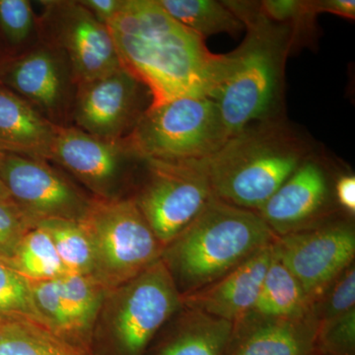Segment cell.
<instances>
[{
  "mask_svg": "<svg viewBox=\"0 0 355 355\" xmlns=\"http://www.w3.org/2000/svg\"><path fill=\"white\" fill-rule=\"evenodd\" d=\"M319 324L305 316L233 327L225 355H318Z\"/></svg>",
  "mask_w": 355,
  "mask_h": 355,
  "instance_id": "18",
  "label": "cell"
},
{
  "mask_svg": "<svg viewBox=\"0 0 355 355\" xmlns=\"http://www.w3.org/2000/svg\"><path fill=\"white\" fill-rule=\"evenodd\" d=\"M318 355H355V309L319 324Z\"/></svg>",
  "mask_w": 355,
  "mask_h": 355,
  "instance_id": "30",
  "label": "cell"
},
{
  "mask_svg": "<svg viewBox=\"0 0 355 355\" xmlns=\"http://www.w3.org/2000/svg\"><path fill=\"white\" fill-rule=\"evenodd\" d=\"M224 3L247 30L241 46L222 55L220 76L209 96L231 137L256 121L272 120L279 103L284 62L294 40L291 28L266 19L258 3Z\"/></svg>",
  "mask_w": 355,
  "mask_h": 355,
  "instance_id": "2",
  "label": "cell"
},
{
  "mask_svg": "<svg viewBox=\"0 0 355 355\" xmlns=\"http://www.w3.org/2000/svg\"><path fill=\"white\" fill-rule=\"evenodd\" d=\"M32 291L46 326L58 338L92 355L93 333L106 289L91 275L65 273L58 279L32 282Z\"/></svg>",
  "mask_w": 355,
  "mask_h": 355,
  "instance_id": "15",
  "label": "cell"
},
{
  "mask_svg": "<svg viewBox=\"0 0 355 355\" xmlns=\"http://www.w3.org/2000/svg\"><path fill=\"white\" fill-rule=\"evenodd\" d=\"M259 10L263 17L277 24L291 28L293 40L299 32L311 27L317 14L312 1L298 0H266L259 2Z\"/></svg>",
  "mask_w": 355,
  "mask_h": 355,
  "instance_id": "31",
  "label": "cell"
},
{
  "mask_svg": "<svg viewBox=\"0 0 355 355\" xmlns=\"http://www.w3.org/2000/svg\"><path fill=\"white\" fill-rule=\"evenodd\" d=\"M37 221L13 200L0 202V259L10 261Z\"/></svg>",
  "mask_w": 355,
  "mask_h": 355,
  "instance_id": "29",
  "label": "cell"
},
{
  "mask_svg": "<svg viewBox=\"0 0 355 355\" xmlns=\"http://www.w3.org/2000/svg\"><path fill=\"white\" fill-rule=\"evenodd\" d=\"M277 238L256 211L214 197L164 248L161 260L184 297L216 282Z\"/></svg>",
  "mask_w": 355,
  "mask_h": 355,
  "instance_id": "3",
  "label": "cell"
},
{
  "mask_svg": "<svg viewBox=\"0 0 355 355\" xmlns=\"http://www.w3.org/2000/svg\"><path fill=\"white\" fill-rule=\"evenodd\" d=\"M49 161L4 151L0 178L14 202L38 222L81 221L93 197L49 164Z\"/></svg>",
  "mask_w": 355,
  "mask_h": 355,
  "instance_id": "10",
  "label": "cell"
},
{
  "mask_svg": "<svg viewBox=\"0 0 355 355\" xmlns=\"http://www.w3.org/2000/svg\"><path fill=\"white\" fill-rule=\"evenodd\" d=\"M0 355H91L58 338L41 322L0 315Z\"/></svg>",
  "mask_w": 355,
  "mask_h": 355,
  "instance_id": "22",
  "label": "cell"
},
{
  "mask_svg": "<svg viewBox=\"0 0 355 355\" xmlns=\"http://www.w3.org/2000/svg\"><path fill=\"white\" fill-rule=\"evenodd\" d=\"M318 324L342 317L355 309V266L350 265L311 302Z\"/></svg>",
  "mask_w": 355,
  "mask_h": 355,
  "instance_id": "27",
  "label": "cell"
},
{
  "mask_svg": "<svg viewBox=\"0 0 355 355\" xmlns=\"http://www.w3.org/2000/svg\"><path fill=\"white\" fill-rule=\"evenodd\" d=\"M80 222L92 245L93 277L106 291L135 279L162 257L164 247L130 196L93 198Z\"/></svg>",
  "mask_w": 355,
  "mask_h": 355,
  "instance_id": "7",
  "label": "cell"
},
{
  "mask_svg": "<svg viewBox=\"0 0 355 355\" xmlns=\"http://www.w3.org/2000/svg\"><path fill=\"white\" fill-rule=\"evenodd\" d=\"M2 85L34 107L57 127H69L77 84L64 53L40 42L9 62Z\"/></svg>",
  "mask_w": 355,
  "mask_h": 355,
  "instance_id": "14",
  "label": "cell"
},
{
  "mask_svg": "<svg viewBox=\"0 0 355 355\" xmlns=\"http://www.w3.org/2000/svg\"><path fill=\"white\" fill-rule=\"evenodd\" d=\"M58 128L0 84V144L7 150L50 161Z\"/></svg>",
  "mask_w": 355,
  "mask_h": 355,
  "instance_id": "20",
  "label": "cell"
},
{
  "mask_svg": "<svg viewBox=\"0 0 355 355\" xmlns=\"http://www.w3.org/2000/svg\"><path fill=\"white\" fill-rule=\"evenodd\" d=\"M275 250L300 284L311 304L354 263V226L350 221H324L277 238Z\"/></svg>",
  "mask_w": 355,
  "mask_h": 355,
  "instance_id": "11",
  "label": "cell"
},
{
  "mask_svg": "<svg viewBox=\"0 0 355 355\" xmlns=\"http://www.w3.org/2000/svg\"><path fill=\"white\" fill-rule=\"evenodd\" d=\"M0 315L27 317L46 326L34 303L31 280L4 259H0Z\"/></svg>",
  "mask_w": 355,
  "mask_h": 355,
  "instance_id": "26",
  "label": "cell"
},
{
  "mask_svg": "<svg viewBox=\"0 0 355 355\" xmlns=\"http://www.w3.org/2000/svg\"><path fill=\"white\" fill-rule=\"evenodd\" d=\"M4 151H8V150H7L6 147H4L3 146H1V144H0V153H4Z\"/></svg>",
  "mask_w": 355,
  "mask_h": 355,
  "instance_id": "36",
  "label": "cell"
},
{
  "mask_svg": "<svg viewBox=\"0 0 355 355\" xmlns=\"http://www.w3.org/2000/svg\"><path fill=\"white\" fill-rule=\"evenodd\" d=\"M41 3L44 7L43 15L38 19L41 40L64 53L77 85L123 67L108 27L80 2L50 0Z\"/></svg>",
  "mask_w": 355,
  "mask_h": 355,
  "instance_id": "9",
  "label": "cell"
},
{
  "mask_svg": "<svg viewBox=\"0 0 355 355\" xmlns=\"http://www.w3.org/2000/svg\"><path fill=\"white\" fill-rule=\"evenodd\" d=\"M275 243L209 286L184 296L183 304L233 324L238 323L256 303L273 257Z\"/></svg>",
  "mask_w": 355,
  "mask_h": 355,
  "instance_id": "17",
  "label": "cell"
},
{
  "mask_svg": "<svg viewBox=\"0 0 355 355\" xmlns=\"http://www.w3.org/2000/svg\"><path fill=\"white\" fill-rule=\"evenodd\" d=\"M121 65L144 84L150 106L182 97L209 98L221 72L222 55L178 22L157 0H125L107 25Z\"/></svg>",
  "mask_w": 355,
  "mask_h": 355,
  "instance_id": "1",
  "label": "cell"
},
{
  "mask_svg": "<svg viewBox=\"0 0 355 355\" xmlns=\"http://www.w3.org/2000/svg\"><path fill=\"white\" fill-rule=\"evenodd\" d=\"M55 161L101 200L128 197L132 163L140 161L127 140H108L74 125L58 127L51 151Z\"/></svg>",
  "mask_w": 355,
  "mask_h": 355,
  "instance_id": "12",
  "label": "cell"
},
{
  "mask_svg": "<svg viewBox=\"0 0 355 355\" xmlns=\"http://www.w3.org/2000/svg\"><path fill=\"white\" fill-rule=\"evenodd\" d=\"M0 31L12 46H21L38 31V19L28 0H0Z\"/></svg>",
  "mask_w": 355,
  "mask_h": 355,
  "instance_id": "28",
  "label": "cell"
},
{
  "mask_svg": "<svg viewBox=\"0 0 355 355\" xmlns=\"http://www.w3.org/2000/svg\"><path fill=\"white\" fill-rule=\"evenodd\" d=\"M9 200H12V198H11L10 193H9L6 184L0 178V202H9Z\"/></svg>",
  "mask_w": 355,
  "mask_h": 355,
  "instance_id": "35",
  "label": "cell"
},
{
  "mask_svg": "<svg viewBox=\"0 0 355 355\" xmlns=\"http://www.w3.org/2000/svg\"><path fill=\"white\" fill-rule=\"evenodd\" d=\"M182 306L183 297L160 259L106 291L93 333L92 355H146Z\"/></svg>",
  "mask_w": 355,
  "mask_h": 355,
  "instance_id": "5",
  "label": "cell"
},
{
  "mask_svg": "<svg viewBox=\"0 0 355 355\" xmlns=\"http://www.w3.org/2000/svg\"><path fill=\"white\" fill-rule=\"evenodd\" d=\"M315 13H331L347 19L355 18L354 0H316L312 1Z\"/></svg>",
  "mask_w": 355,
  "mask_h": 355,
  "instance_id": "34",
  "label": "cell"
},
{
  "mask_svg": "<svg viewBox=\"0 0 355 355\" xmlns=\"http://www.w3.org/2000/svg\"><path fill=\"white\" fill-rule=\"evenodd\" d=\"M230 139L216 103L182 97L154 105L142 114L127 140L139 160H205Z\"/></svg>",
  "mask_w": 355,
  "mask_h": 355,
  "instance_id": "6",
  "label": "cell"
},
{
  "mask_svg": "<svg viewBox=\"0 0 355 355\" xmlns=\"http://www.w3.org/2000/svg\"><path fill=\"white\" fill-rule=\"evenodd\" d=\"M330 202L328 173L308 156L257 214L282 237L324 222Z\"/></svg>",
  "mask_w": 355,
  "mask_h": 355,
  "instance_id": "16",
  "label": "cell"
},
{
  "mask_svg": "<svg viewBox=\"0 0 355 355\" xmlns=\"http://www.w3.org/2000/svg\"><path fill=\"white\" fill-rule=\"evenodd\" d=\"M166 12L178 22L205 39L227 33L235 35L245 30L244 23L224 1L214 0H157Z\"/></svg>",
  "mask_w": 355,
  "mask_h": 355,
  "instance_id": "23",
  "label": "cell"
},
{
  "mask_svg": "<svg viewBox=\"0 0 355 355\" xmlns=\"http://www.w3.org/2000/svg\"><path fill=\"white\" fill-rule=\"evenodd\" d=\"M307 153L302 139L270 120L233 135L203 164L214 198L257 212Z\"/></svg>",
  "mask_w": 355,
  "mask_h": 355,
  "instance_id": "4",
  "label": "cell"
},
{
  "mask_svg": "<svg viewBox=\"0 0 355 355\" xmlns=\"http://www.w3.org/2000/svg\"><path fill=\"white\" fill-rule=\"evenodd\" d=\"M234 324L182 306L146 355H225Z\"/></svg>",
  "mask_w": 355,
  "mask_h": 355,
  "instance_id": "19",
  "label": "cell"
},
{
  "mask_svg": "<svg viewBox=\"0 0 355 355\" xmlns=\"http://www.w3.org/2000/svg\"><path fill=\"white\" fill-rule=\"evenodd\" d=\"M132 195L163 247L173 241L214 198L203 160L147 159Z\"/></svg>",
  "mask_w": 355,
  "mask_h": 355,
  "instance_id": "8",
  "label": "cell"
},
{
  "mask_svg": "<svg viewBox=\"0 0 355 355\" xmlns=\"http://www.w3.org/2000/svg\"><path fill=\"white\" fill-rule=\"evenodd\" d=\"M151 102L148 89L121 67L77 85L72 121L99 139H125Z\"/></svg>",
  "mask_w": 355,
  "mask_h": 355,
  "instance_id": "13",
  "label": "cell"
},
{
  "mask_svg": "<svg viewBox=\"0 0 355 355\" xmlns=\"http://www.w3.org/2000/svg\"><path fill=\"white\" fill-rule=\"evenodd\" d=\"M310 312V302L304 291L280 260L273 246V257L256 303L234 327L302 317Z\"/></svg>",
  "mask_w": 355,
  "mask_h": 355,
  "instance_id": "21",
  "label": "cell"
},
{
  "mask_svg": "<svg viewBox=\"0 0 355 355\" xmlns=\"http://www.w3.org/2000/svg\"><path fill=\"white\" fill-rule=\"evenodd\" d=\"M81 4L104 25H108L121 10L125 0H80Z\"/></svg>",
  "mask_w": 355,
  "mask_h": 355,
  "instance_id": "32",
  "label": "cell"
},
{
  "mask_svg": "<svg viewBox=\"0 0 355 355\" xmlns=\"http://www.w3.org/2000/svg\"><path fill=\"white\" fill-rule=\"evenodd\" d=\"M336 200L342 209L350 216L355 214V177L354 175H343L336 180Z\"/></svg>",
  "mask_w": 355,
  "mask_h": 355,
  "instance_id": "33",
  "label": "cell"
},
{
  "mask_svg": "<svg viewBox=\"0 0 355 355\" xmlns=\"http://www.w3.org/2000/svg\"><path fill=\"white\" fill-rule=\"evenodd\" d=\"M37 226L46 229L51 235L67 272L93 277L92 245L80 221L51 219L38 222Z\"/></svg>",
  "mask_w": 355,
  "mask_h": 355,
  "instance_id": "25",
  "label": "cell"
},
{
  "mask_svg": "<svg viewBox=\"0 0 355 355\" xmlns=\"http://www.w3.org/2000/svg\"><path fill=\"white\" fill-rule=\"evenodd\" d=\"M9 261L31 282H46L69 273L58 256L51 235L41 226L26 234L15 256Z\"/></svg>",
  "mask_w": 355,
  "mask_h": 355,
  "instance_id": "24",
  "label": "cell"
}]
</instances>
